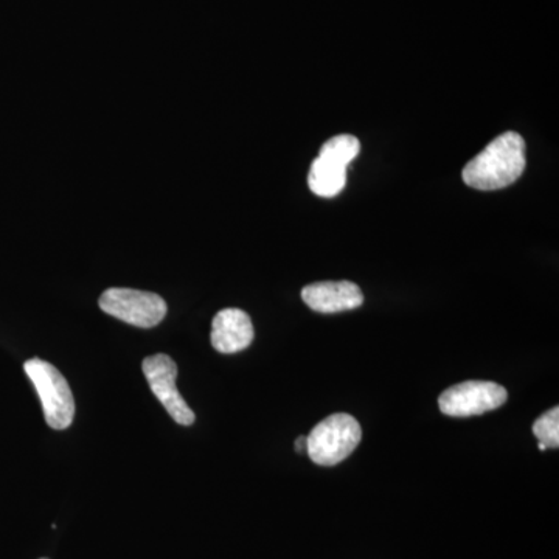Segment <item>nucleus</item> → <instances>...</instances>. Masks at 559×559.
I'll return each mask as SVG.
<instances>
[{
    "label": "nucleus",
    "instance_id": "f257e3e1",
    "mask_svg": "<svg viewBox=\"0 0 559 559\" xmlns=\"http://www.w3.org/2000/svg\"><path fill=\"white\" fill-rule=\"evenodd\" d=\"M527 165V146L518 132L500 134L463 168V182L471 189H506L521 178Z\"/></svg>",
    "mask_w": 559,
    "mask_h": 559
},
{
    "label": "nucleus",
    "instance_id": "f03ea898",
    "mask_svg": "<svg viewBox=\"0 0 559 559\" xmlns=\"http://www.w3.org/2000/svg\"><path fill=\"white\" fill-rule=\"evenodd\" d=\"M24 370L38 392L47 425L55 430L70 428L75 417V400L61 371L39 358L28 359Z\"/></svg>",
    "mask_w": 559,
    "mask_h": 559
},
{
    "label": "nucleus",
    "instance_id": "7ed1b4c3",
    "mask_svg": "<svg viewBox=\"0 0 559 559\" xmlns=\"http://www.w3.org/2000/svg\"><path fill=\"white\" fill-rule=\"evenodd\" d=\"M362 439L358 419L334 414L320 421L307 437V454L320 466H334L353 454Z\"/></svg>",
    "mask_w": 559,
    "mask_h": 559
},
{
    "label": "nucleus",
    "instance_id": "20e7f679",
    "mask_svg": "<svg viewBox=\"0 0 559 559\" xmlns=\"http://www.w3.org/2000/svg\"><path fill=\"white\" fill-rule=\"evenodd\" d=\"M360 151L359 140L355 135H334L323 143L319 156L312 162L308 186L320 198H333L345 189L347 167Z\"/></svg>",
    "mask_w": 559,
    "mask_h": 559
},
{
    "label": "nucleus",
    "instance_id": "39448f33",
    "mask_svg": "<svg viewBox=\"0 0 559 559\" xmlns=\"http://www.w3.org/2000/svg\"><path fill=\"white\" fill-rule=\"evenodd\" d=\"M102 311L139 329H153L167 316V304L159 294L130 288H110L98 300Z\"/></svg>",
    "mask_w": 559,
    "mask_h": 559
},
{
    "label": "nucleus",
    "instance_id": "423d86ee",
    "mask_svg": "<svg viewBox=\"0 0 559 559\" xmlns=\"http://www.w3.org/2000/svg\"><path fill=\"white\" fill-rule=\"evenodd\" d=\"M509 392L491 381H465L444 390L439 399L440 411L450 417L465 418L499 409Z\"/></svg>",
    "mask_w": 559,
    "mask_h": 559
},
{
    "label": "nucleus",
    "instance_id": "0eeeda50",
    "mask_svg": "<svg viewBox=\"0 0 559 559\" xmlns=\"http://www.w3.org/2000/svg\"><path fill=\"white\" fill-rule=\"evenodd\" d=\"M143 374L151 392L160 401L165 411L170 414L180 426H191L194 423V412L180 395L176 378H178V366L168 355H153L145 358L142 364Z\"/></svg>",
    "mask_w": 559,
    "mask_h": 559
},
{
    "label": "nucleus",
    "instance_id": "6e6552de",
    "mask_svg": "<svg viewBox=\"0 0 559 559\" xmlns=\"http://www.w3.org/2000/svg\"><path fill=\"white\" fill-rule=\"evenodd\" d=\"M301 300L312 311L322 314L356 310L364 304V294L356 283L347 282H319L305 286L301 289Z\"/></svg>",
    "mask_w": 559,
    "mask_h": 559
},
{
    "label": "nucleus",
    "instance_id": "1a4fd4ad",
    "mask_svg": "<svg viewBox=\"0 0 559 559\" xmlns=\"http://www.w3.org/2000/svg\"><path fill=\"white\" fill-rule=\"evenodd\" d=\"M255 337L252 319L238 308H226L213 318L212 345L223 355H234L249 347Z\"/></svg>",
    "mask_w": 559,
    "mask_h": 559
},
{
    "label": "nucleus",
    "instance_id": "9d476101",
    "mask_svg": "<svg viewBox=\"0 0 559 559\" xmlns=\"http://www.w3.org/2000/svg\"><path fill=\"white\" fill-rule=\"evenodd\" d=\"M533 433L546 448L559 447V409L554 407L540 415L533 425Z\"/></svg>",
    "mask_w": 559,
    "mask_h": 559
},
{
    "label": "nucleus",
    "instance_id": "9b49d317",
    "mask_svg": "<svg viewBox=\"0 0 559 559\" xmlns=\"http://www.w3.org/2000/svg\"><path fill=\"white\" fill-rule=\"evenodd\" d=\"M297 452H307V437H299L296 441Z\"/></svg>",
    "mask_w": 559,
    "mask_h": 559
},
{
    "label": "nucleus",
    "instance_id": "f8f14e48",
    "mask_svg": "<svg viewBox=\"0 0 559 559\" xmlns=\"http://www.w3.org/2000/svg\"><path fill=\"white\" fill-rule=\"evenodd\" d=\"M43 559H47V558H43Z\"/></svg>",
    "mask_w": 559,
    "mask_h": 559
}]
</instances>
